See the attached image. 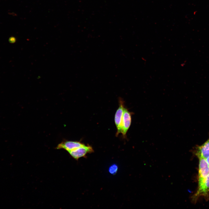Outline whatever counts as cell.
Listing matches in <instances>:
<instances>
[{
	"instance_id": "obj_1",
	"label": "cell",
	"mask_w": 209,
	"mask_h": 209,
	"mask_svg": "<svg viewBox=\"0 0 209 209\" xmlns=\"http://www.w3.org/2000/svg\"><path fill=\"white\" fill-rule=\"evenodd\" d=\"M198 176V187L201 185L205 181L209 174V166L205 159L199 158Z\"/></svg>"
},
{
	"instance_id": "obj_2",
	"label": "cell",
	"mask_w": 209,
	"mask_h": 209,
	"mask_svg": "<svg viewBox=\"0 0 209 209\" xmlns=\"http://www.w3.org/2000/svg\"><path fill=\"white\" fill-rule=\"evenodd\" d=\"M209 193V174L203 183L198 187L196 192L192 196V201L195 203L201 196L207 197Z\"/></svg>"
},
{
	"instance_id": "obj_3",
	"label": "cell",
	"mask_w": 209,
	"mask_h": 209,
	"mask_svg": "<svg viewBox=\"0 0 209 209\" xmlns=\"http://www.w3.org/2000/svg\"><path fill=\"white\" fill-rule=\"evenodd\" d=\"M92 147L90 145H84L79 147L75 150L69 151L68 152L70 155L74 159L78 160L82 157L86 156L88 153H91L93 152Z\"/></svg>"
},
{
	"instance_id": "obj_4",
	"label": "cell",
	"mask_w": 209,
	"mask_h": 209,
	"mask_svg": "<svg viewBox=\"0 0 209 209\" xmlns=\"http://www.w3.org/2000/svg\"><path fill=\"white\" fill-rule=\"evenodd\" d=\"M193 152L198 158L206 159L209 156V138L203 144L195 147Z\"/></svg>"
},
{
	"instance_id": "obj_5",
	"label": "cell",
	"mask_w": 209,
	"mask_h": 209,
	"mask_svg": "<svg viewBox=\"0 0 209 209\" xmlns=\"http://www.w3.org/2000/svg\"><path fill=\"white\" fill-rule=\"evenodd\" d=\"M124 107L123 102L120 100L119 107L115 116V122L117 129V135L120 133H122V120Z\"/></svg>"
},
{
	"instance_id": "obj_6",
	"label": "cell",
	"mask_w": 209,
	"mask_h": 209,
	"mask_svg": "<svg viewBox=\"0 0 209 209\" xmlns=\"http://www.w3.org/2000/svg\"><path fill=\"white\" fill-rule=\"evenodd\" d=\"M84 145L80 142L66 141L59 144L56 148L57 149H63L68 152L75 150Z\"/></svg>"
},
{
	"instance_id": "obj_7",
	"label": "cell",
	"mask_w": 209,
	"mask_h": 209,
	"mask_svg": "<svg viewBox=\"0 0 209 209\" xmlns=\"http://www.w3.org/2000/svg\"><path fill=\"white\" fill-rule=\"evenodd\" d=\"M131 123V116L127 109L124 108L122 124V134L125 137Z\"/></svg>"
},
{
	"instance_id": "obj_8",
	"label": "cell",
	"mask_w": 209,
	"mask_h": 209,
	"mask_svg": "<svg viewBox=\"0 0 209 209\" xmlns=\"http://www.w3.org/2000/svg\"><path fill=\"white\" fill-rule=\"evenodd\" d=\"M118 167L116 164H113L111 165L109 168V173L112 175L115 174L118 171Z\"/></svg>"
},
{
	"instance_id": "obj_9",
	"label": "cell",
	"mask_w": 209,
	"mask_h": 209,
	"mask_svg": "<svg viewBox=\"0 0 209 209\" xmlns=\"http://www.w3.org/2000/svg\"><path fill=\"white\" fill-rule=\"evenodd\" d=\"M15 41L16 39L14 37H11L9 38V42L11 43H14L15 42Z\"/></svg>"
},
{
	"instance_id": "obj_10",
	"label": "cell",
	"mask_w": 209,
	"mask_h": 209,
	"mask_svg": "<svg viewBox=\"0 0 209 209\" xmlns=\"http://www.w3.org/2000/svg\"><path fill=\"white\" fill-rule=\"evenodd\" d=\"M205 159L207 164L209 166V156L206 158Z\"/></svg>"
}]
</instances>
